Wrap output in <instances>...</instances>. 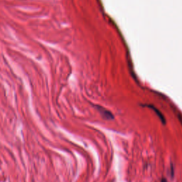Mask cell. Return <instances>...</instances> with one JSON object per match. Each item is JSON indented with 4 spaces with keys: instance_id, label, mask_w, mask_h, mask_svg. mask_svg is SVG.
Returning <instances> with one entry per match:
<instances>
[{
    "instance_id": "1",
    "label": "cell",
    "mask_w": 182,
    "mask_h": 182,
    "mask_svg": "<svg viewBox=\"0 0 182 182\" xmlns=\"http://www.w3.org/2000/svg\"><path fill=\"white\" fill-rule=\"evenodd\" d=\"M98 110H99V111L102 113V116L104 117V118L107 119H113V115H112L111 113H110V112L106 110L102 109L101 107H98Z\"/></svg>"
},
{
    "instance_id": "2",
    "label": "cell",
    "mask_w": 182,
    "mask_h": 182,
    "mask_svg": "<svg viewBox=\"0 0 182 182\" xmlns=\"http://www.w3.org/2000/svg\"><path fill=\"white\" fill-rule=\"evenodd\" d=\"M161 182H167V181H166V179L165 178H162V180H161Z\"/></svg>"
}]
</instances>
